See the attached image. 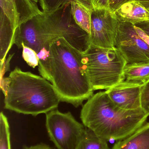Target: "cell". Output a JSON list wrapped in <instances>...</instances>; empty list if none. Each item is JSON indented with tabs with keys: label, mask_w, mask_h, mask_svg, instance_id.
<instances>
[{
	"label": "cell",
	"mask_w": 149,
	"mask_h": 149,
	"mask_svg": "<svg viewBox=\"0 0 149 149\" xmlns=\"http://www.w3.org/2000/svg\"><path fill=\"white\" fill-rule=\"evenodd\" d=\"M141 107L149 113V80L143 84L141 94Z\"/></svg>",
	"instance_id": "ac0fdd59"
},
{
	"label": "cell",
	"mask_w": 149,
	"mask_h": 149,
	"mask_svg": "<svg viewBox=\"0 0 149 149\" xmlns=\"http://www.w3.org/2000/svg\"><path fill=\"white\" fill-rule=\"evenodd\" d=\"M114 14L118 21L135 24L149 21V12L139 2L133 0L122 5Z\"/></svg>",
	"instance_id": "9c48e42d"
},
{
	"label": "cell",
	"mask_w": 149,
	"mask_h": 149,
	"mask_svg": "<svg viewBox=\"0 0 149 149\" xmlns=\"http://www.w3.org/2000/svg\"><path fill=\"white\" fill-rule=\"evenodd\" d=\"M11 1L20 16V25L43 12V10H41L38 7V0H11Z\"/></svg>",
	"instance_id": "4fadbf2b"
},
{
	"label": "cell",
	"mask_w": 149,
	"mask_h": 149,
	"mask_svg": "<svg viewBox=\"0 0 149 149\" xmlns=\"http://www.w3.org/2000/svg\"><path fill=\"white\" fill-rule=\"evenodd\" d=\"M115 47L127 64L149 63V36L132 24L119 21Z\"/></svg>",
	"instance_id": "8992f818"
},
{
	"label": "cell",
	"mask_w": 149,
	"mask_h": 149,
	"mask_svg": "<svg viewBox=\"0 0 149 149\" xmlns=\"http://www.w3.org/2000/svg\"><path fill=\"white\" fill-rule=\"evenodd\" d=\"M143 83L126 80L105 92L119 107L127 110L142 108L141 94Z\"/></svg>",
	"instance_id": "ba28073f"
},
{
	"label": "cell",
	"mask_w": 149,
	"mask_h": 149,
	"mask_svg": "<svg viewBox=\"0 0 149 149\" xmlns=\"http://www.w3.org/2000/svg\"><path fill=\"white\" fill-rule=\"evenodd\" d=\"M71 12L75 23L90 35L94 9L89 0H71Z\"/></svg>",
	"instance_id": "30bf717a"
},
{
	"label": "cell",
	"mask_w": 149,
	"mask_h": 149,
	"mask_svg": "<svg viewBox=\"0 0 149 149\" xmlns=\"http://www.w3.org/2000/svg\"><path fill=\"white\" fill-rule=\"evenodd\" d=\"M94 10L109 8V0H89Z\"/></svg>",
	"instance_id": "d6986e66"
},
{
	"label": "cell",
	"mask_w": 149,
	"mask_h": 149,
	"mask_svg": "<svg viewBox=\"0 0 149 149\" xmlns=\"http://www.w3.org/2000/svg\"><path fill=\"white\" fill-rule=\"evenodd\" d=\"M22 149H55L50 147L47 144L40 143L36 145L31 146L30 147H25Z\"/></svg>",
	"instance_id": "603a6c76"
},
{
	"label": "cell",
	"mask_w": 149,
	"mask_h": 149,
	"mask_svg": "<svg viewBox=\"0 0 149 149\" xmlns=\"http://www.w3.org/2000/svg\"><path fill=\"white\" fill-rule=\"evenodd\" d=\"M22 57L28 65L33 68L39 65V58L35 51L25 45H22Z\"/></svg>",
	"instance_id": "2e32d148"
},
{
	"label": "cell",
	"mask_w": 149,
	"mask_h": 149,
	"mask_svg": "<svg viewBox=\"0 0 149 149\" xmlns=\"http://www.w3.org/2000/svg\"><path fill=\"white\" fill-rule=\"evenodd\" d=\"M149 116L142 108H120L106 92H100L87 100L82 107L80 118L86 127L108 141L127 137L142 127Z\"/></svg>",
	"instance_id": "3957f363"
},
{
	"label": "cell",
	"mask_w": 149,
	"mask_h": 149,
	"mask_svg": "<svg viewBox=\"0 0 149 149\" xmlns=\"http://www.w3.org/2000/svg\"><path fill=\"white\" fill-rule=\"evenodd\" d=\"M125 80L145 83L149 80V63L127 64L123 70Z\"/></svg>",
	"instance_id": "7c38bea8"
},
{
	"label": "cell",
	"mask_w": 149,
	"mask_h": 149,
	"mask_svg": "<svg viewBox=\"0 0 149 149\" xmlns=\"http://www.w3.org/2000/svg\"><path fill=\"white\" fill-rule=\"evenodd\" d=\"M83 53L59 38L50 46L49 81L61 102L77 107L93 95L82 62Z\"/></svg>",
	"instance_id": "6da1fadb"
},
{
	"label": "cell",
	"mask_w": 149,
	"mask_h": 149,
	"mask_svg": "<svg viewBox=\"0 0 149 149\" xmlns=\"http://www.w3.org/2000/svg\"><path fill=\"white\" fill-rule=\"evenodd\" d=\"M46 114L45 126L50 140L57 149H75L86 127L78 122L71 112L57 109Z\"/></svg>",
	"instance_id": "5b68a950"
},
{
	"label": "cell",
	"mask_w": 149,
	"mask_h": 149,
	"mask_svg": "<svg viewBox=\"0 0 149 149\" xmlns=\"http://www.w3.org/2000/svg\"><path fill=\"white\" fill-rule=\"evenodd\" d=\"M139 2L149 12V0H134Z\"/></svg>",
	"instance_id": "cb8c5ba5"
},
{
	"label": "cell",
	"mask_w": 149,
	"mask_h": 149,
	"mask_svg": "<svg viewBox=\"0 0 149 149\" xmlns=\"http://www.w3.org/2000/svg\"><path fill=\"white\" fill-rule=\"evenodd\" d=\"M112 149H149V123H144L134 133L118 141Z\"/></svg>",
	"instance_id": "8fae6325"
},
{
	"label": "cell",
	"mask_w": 149,
	"mask_h": 149,
	"mask_svg": "<svg viewBox=\"0 0 149 149\" xmlns=\"http://www.w3.org/2000/svg\"><path fill=\"white\" fill-rule=\"evenodd\" d=\"M134 25L142 30L149 36V21L140 22Z\"/></svg>",
	"instance_id": "7402d4cb"
},
{
	"label": "cell",
	"mask_w": 149,
	"mask_h": 149,
	"mask_svg": "<svg viewBox=\"0 0 149 149\" xmlns=\"http://www.w3.org/2000/svg\"><path fill=\"white\" fill-rule=\"evenodd\" d=\"M133 0H109V8L114 13L122 5Z\"/></svg>",
	"instance_id": "ffe728a7"
},
{
	"label": "cell",
	"mask_w": 149,
	"mask_h": 149,
	"mask_svg": "<svg viewBox=\"0 0 149 149\" xmlns=\"http://www.w3.org/2000/svg\"><path fill=\"white\" fill-rule=\"evenodd\" d=\"M119 21L109 9L94 10L92 15L91 44L106 49H115Z\"/></svg>",
	"instance_id": "52a82bcc"
},
{
	"label": "cell",
	"mask_w": 149,
	"mask_h": 149,
	"mask_svg": "<svg viewBox=\"0 0 149 149\" xmlns=\"http://www.w3.org/2000/svg\"><path fill=\"white\" fill-rule=\"evenodd\" d=\"M4 109L36 116L57 109L61 102L53 85L43 77L16 67L1 79Z\"/></svg>",
	"instance_id": "7a4b0ae2"
},
{
	"label": "cell",
	"mask_w": 149,
	"mask_h": 149,
	"mask_svg": "<svg viewBox=\"0 0 149 149\" xmlns=\"http://www.w3.org/2000/svg\"><path fill=\"white\" fill-rule=\"evenodd\" d=\"M82 62L94 91L108 90L125 80L123 70L127 63L116 48L103 49L91 44L83 53Z\"/></svg>",
	"instance_id": "277c9868"
},
{
	"label": "cell",
	"mask_w": 149,
	"mask_h": 149,
	"mask_svg": "<svg viewBox=\"0 0 149 149\" xmlns=\"http://www.w3.org/2000/svg\"><path fill=\"white\" fill-rule=\"evenodd\" d=\"M0 149H11L9 125L2 112L0 114Z\"/></svg>",
	"instance_id": "9a60e30c"
},
{
	"label": "cell",
	"mask_w": 149,
	"mask_h": 149,
	"mask_svg": "<svg viewBox=\"0 0 149 149\" xmlns=\"http://www.w3.org/2000/svg\"><path fill=\"white\" fill-rule=\"evenodd\" d=\"M14 54L10 55L8 57L7 60H5L4 63L1 64V79H2L3 77V75L5 72L9 70L10 62Z\"/></svg>",
	"instance_id": "44dd1931"
},
{
	"label": "cell",
	"mask_w": 149,
	"mask_h": 149,
	"mask_svg": "<svg viewBox=\"0 0 149 149\" xmlns=\"http://www.w3.org/2000/svg\"><path fill=\"white\" fill-rule=\"evenodd\" d=\"M71 0H38L43 11H50L57 9L63 5L70 3Z\"/></svg>",
	"instance_id": "e0dca14e"
},
{
	"label": "cell",
	"mask_w": 149,
	"mask_h": 149,
	"mask_svg": "<svg viewBox=\"0 0 149 149\" xmlns=\"http://www.w3.org/2000/svg\"><path fill=\"white\" fill-rule=\"evenodd\" d=\"M75 149H110L107 140L86 128L84 135Z\"/></svg>",
	"instance_id": "5bb4252c"
}]
</instances>
